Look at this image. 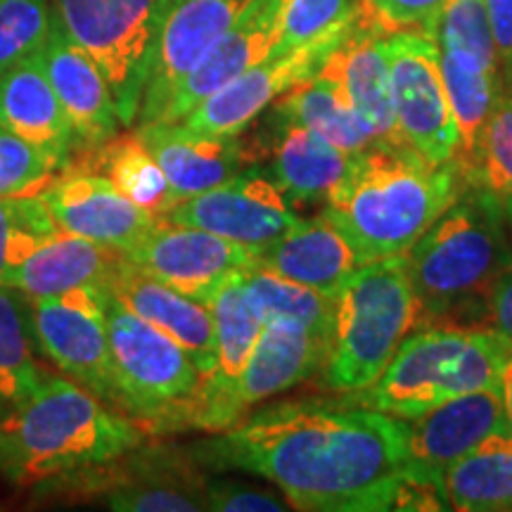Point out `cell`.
Here are the masks:
<instances>
[{
  "label": "cell",
  "mask_w": 512,
  "mask_h": 512,
  "mask_svg": "<svg viewBox=\"0 0 512 512\" xmlns=\"http://www.w3.org/2000/svg\"><path fill=\"white\" fill-rule=\"evenodd\" d=\"M204 470L268 479L294 510H396L406 482L408 425L351 401L294 399L254 411L188 446Z\"/></svg>",
  "instance_id": "obj_1"
},
{
  "label": "cell",
  "mask_w": 512,
  "mask_h": 512,
  "mask_svg": "<svg viewBox=\"0 0 512 512\" xmlns=\"http://www.w3.org/2000/svg\"><path fill=\"white\" fill-rule=\"evenodd\" d=\"M463 188L453 164H434L401 143H373L351 157L323 214L363 266L408 254Z\"/></svg>",
  "instance_id": "obj_2"
},
{
  "label": "cell",
  "mask_w": 512,
  "mask_h": 512,
  "mask_svg": "<svg viewBox=\"0 0 512 512\" xmlns=\"http://www.w3.org/2000/svg\"><path fill=\"white\" fill-rule=\"evenodd\" d=\"M136 420L83 389L69 377L43 382L0 418V475L12 484H43L112 463L145 444Z\"/></svg>",
  "instance_id": "obj_3"
},
{
  "label": "cell",
  "mask_w": 512,
  "mask_h": 512,
  "mask_svg": "<svg viewBox=\"0 0 512 512\" xmlns=\"http://www.w3.org/2000/svg\"><path fill=\"white\" fill-rule=\"evenodd\" d=\"M503 219L505 211L494 200L465 188L408 249L418 328L456 325V318L472 316V311L486 316L491 292L512 264Z\"/></svg>",
  "instance_id": "obj_4"
},
{
  "label": "cell",
  "mask_w": 512,
  "mask_h": 512,
  "mask_svg": "<svg viewBox=\"0 0 512 512\" xmlns=\"http://www.w3.org/2000/svg\"><path fill=\"white\" fill-rule=\"evenodd\" d=\"M510 349V339L486 325H427L403 339L384 373L347 401L415 418L456 396L498 387Z\"/></svg>",
  "instance_id": "obj_5"
},
{
  "label": "cell",
  "mask_w": 512,
  "mask_h": 512,
  "mask_svg": "<svg viewBox=\"0 0 512 512\" xmlns=\"http://www.w3.org/2000/svg\"><path fill=\"white\" fill-rule=\"evenodd\" d=\"M415 328L418 299L406 254L358 266L335 292L325 384L342 394L370 387Z\"/></svg>",
  "instance_id": "obj_6"
},
{
  "label": "cell",
  "mask_w": 512,
  "mask_h": 512,
  "mask_svg": "<svg viewBox=\"0 0 512 512\" xmlns=\"http://www.w3.org/2000/svg\"><path fill=\"white\" fill-rule=\"evenodd\" d=\"M176 0H53L57 24L98 62L121 126L136 124L159 34Z\"/></svg>",
  "instance_id": "obj_7"
},
{
  "label": "cell",
  "mask_w": 512,
  "mask_h": 512,
  "mask_svg": "<svg viewBox=\"0 0 512 512\" xmlns=\"http://www.w3.org/2000/svg\"><path fill=\"white\" fill-rule=\"evenodd\" d=\"M114 408L140 427L181 403L200 384V368L188 351L155 325L145 323L110 292L107 302Z\"/></svg>",
  "instance_id": "obj_8"
},
{
  "label": "cell",
  "mask_w": 512,
  "mask_h": 512,
  "mask_svg": "<svg viewBox=\"0 0 512 512\" xmlns=\"http://www.w3.org/2000/svg\"><path fill=\"white\" fill-rule=\"evenodd\" d=\"M188 448L143 446L88 470L64 475L57 489L72 496L100 498L117 512H197L207 510V475Z\"/></svg>",
  "instance_id": "obj_9"
},
{
  "label": "cell",
  "mask_w": 512,
  "mask_h": 512,
  "mask_svg": "<svg viewBox=\"0 0 512 512\" xmlns=\"http://www.w3.org/2000/svg\"><path fill=\"white\" fill-rule=\"evenodd\" d=\"M110 287L93 283L48 299H29L38 349L69 380L114 408L110 339H107Z\"/></svg>",
  "instance_id": "obj_10"
},
{
  "label": "cell",
  "mask_w": 512,
  "mask_h": 512,
  "mask_svg": "<svg viewBox=\"0 0 512 512\" xmlns=\"http://www.w3.org/2000/svg\"><path fill=\"white\" fill-rule=\"evenodd\" d=\"M396 133L403 145L434 164H451L456 126L441 74L439 46L425 31L387 34Z\"/></svg>",
  "instance_id": "obj_11"
},
{
  "label": "cell",
  "mask_w": 512,
  "mask_h": 512,
  "mask_svg": "<svg viewBox=\"0 0 512 512\" xmlns=\"http://www.w3.org/2000/svg\"><path fill=\"white\" fill-rule=\"evenodd\" d=\"M358 12V10H356ZM356 15L328 34L313 38L304 46L273 53L261 60L238 79L211 93L195 110L181 119L192 131L214 133V136H240L254 124L275 100L283 98L290 88L297 86L318 72L328 57L335 53L339 43L349 34Z\"/></svg>",
  "instance_id": "obj_12"
},
{
  "label": "cell",
  "mask_w": 512,
  "mask_h": 512,
  "mask_svg": "<svg viewBox=\"0 0 512 512\" xmlns=\"http://www.w3.org/2000/svg\"><path fill=\"white\" fill-rule=\"evenodd\" d=\"M124 256L164 285L209 306L230 278L256 264L259 249L230 242L209 230L157 219Z\"/></svg>",
  "instance_id": "obj_13"
},
{
  "label": "cell",
  "mask_w": 512,
  "mask_h": 512,
  "mask_svg": "<svg viewBox=\"0 0 512 512\" xmlns=\"http://www.w3.org/2000/svg\"><path fill=\"white\" fill-rule=\"evenodd\" d=\"M162 219L259 249L287 233L299 216L268 169L247 166L230 181L178 202Z\"/></svg>",
  "instance_id": "obj_14"
},
{
  "label": "cell",
  "mask_w": 512,
  "mask_h": 512,
  "mask_svg": "<svg viewBox=\"0 0 512 512\" xmlns=\"http://www.w3.org/2000/svg\"><path fill=\"white\" fill-rule=\"evenodd\" d=\"M252 3L254 0H176L159 34L136 126H150L162 119L185 76L235 27Z\"/></svg>",
  "instance_id": "obj_15"
},
{
  "label": "cell",
  "mask_w": 512,
  "mask_h": 512,
  "mask_svg": "<svg viewBox=\"0 0 512 512\" xmlns=\"http://www.w3.org/2000/svg\"><path fill=\"white\" fill-rule=\"evenodd\" d=\"M57 228L126 254L157 223L112 181L95 171L69 164L38 192Z\"/></svg>",
  "instance_id": "obj_16"
},
{
  "label": "cell",
  "mask_w": 512,
  "mask_h": 512,
  "mask_svg": "<svg viewBox=\"0 0 512 512\" xmlns=\"http://www.w3.org/2000/svg\"><path fill=\"white\" fill-rule=\"evenodd\" d=\"M406 475L415 482L444 489V475L460 458L505 427L501 384L439 403L406 420Z\"/></svg>",
  "instance_id": "obj_17"
},
{
  "label": "cell",
  "mask_w": 512,
  "mask_h": 512,
  "mask_svg": "<svg viewBox=\"0 0 512 512\" xmlns=\"http://www.w3.org/2000/svg\"><path fill=\"white\" fill-rule=\"evenodd\" d=\"M41 57L50 86L74 128L76 157L98 150L114 136H119L121 121L110 83L98 62L81 46H76L67 31L57 24V19Z\"/></svg>",
  "instance_id": "obj_18"
},
{
  "label": "cell",
  "mask_w": 512,
  "mask_h": 512,
  "mask_svg": "<svg viewBox=\"0 0 512 512\" xmlns=\"http://www.w3.org/2000/svg\"><path fill=\"white\" fill-rule=\"evenodd\" d=\"M387 34L389 31L363 8L361 0L347 38L328 57L323 69L335 76L354 112L370 128L377 143H401L394 119L392 74L384 48Z\"/></svg>",
  "instance_id": "obj_19"
},
{
  "label": "cell",
  "mask_w": 512,
  "mask_h": 512,
  "mask_svg": "<svg viewBox=\"0 0 512 512\" xmlns=\"http://www.w3.org/2000/svg\"><path fill=\"white\" fill-rule=\"evenodd\" d=\"M136 133L169 178L176 204L230 181L259 159L240 136L192 131L183 121L138 126Z\"/></svg>",
  "instance_id": "obj_20"
},
{
  "label": "cell",
  "mask_w": 512,
  "mask_h": 512,
  "mask_svg": "<svg viewBox=\"0 0 512 512\" xmlns=\"http://www.w3.org/2000/svg\"><path fill=\"white\" fill-rule=\"evenodd\" d=\"M107 287L128 311L181 344L202 375L211 373L216 361V332L207 304L164 285L155 275L131 264L124 254L110 273Z\"/></svg>",
  "instance_id": "obj_21"
},
{
  "label": "cell",
  "mask_w": 512,
  "mask_h": 512,
  "mask_svg": "<svg viewBox=\"0 0 512 512\" xmlns=\"http://www.w3.org/2000/svg\"><path fill=\"white\" fill-rule=\"evenodd\" d=\"M328 354L330 344L313 335L299 320H266L245 373L230 394V411L235 415V422L245 418L249 408L320 373Z\"/></svg>",
  "instance_id": "obj_22"
},
{
  "label": "cell",
  "mask_w": 512,
  "mask_h": 512,
  "mask_svg": "<svg viewBox=\"0 0 512 512\" xmlns=\"http://www.w3.org/2000/svg\"><path fill=\"white\" fill-rule=\"evenodd\" d=\"M41 53L0 74V126L46 152L62 171L76 159V138L50 86Z\"/></svg>",
  "instance_id": "obj_23"
},
{
  "label": "cell",
  "mask_w": 512,
  "mask_h": 512,
  "mask_svg": "<svg viewBox=\"0 0 512 512\" xmlns=\"http://www.w3.org/2000/svg\"><path fill=\"white\" fill-rule=\"evenodd\" d=\"M268 174L292 202H325L347 174L351 155L309 126L275 112L268 121Z\"/></svg>",
  "instance_id": "obj_24"
},
{
  "label": "cell",
  "mask_w": 512,
  "mask_h": 512,
  "mask_svg": "<svg viewBox=\"0 0 512 512\" xmlns=\"http://www.w3.org/2000/svg\"><path fill=\"white\" fill-rule=\"evenodd\" d=\"M256 264L335 297L361 261L335 223L320 214L318 219H299L271 245L259 247Z\"/></svg>",
  "instance_id": "obj_25"
},
{
  "label": "cell",
  "mask_w": 512,
  "mask_h": 512,
  "mask_svg": "<svg viewBox=\"0 0 512 512\" xmlns=\"http://www.w3.org/2000/svg\"><path fill=\"white\" fill-rule=\"evenodd\" d=\"M121 252L57 228L29 259L8 271L3 285L27 299H48L81 285H107Z\"/></svg>",
  "instance_id": "obj_26"
},
{
  "label": "cell",
  "mask_w": 512,
  "mask_h": 512,
  "mask_svg": "<svg viewBox=\"0 0 512 512\" xmlns=\"http://www.w3.org/2000/svg\"><path fill=\"white\" fill-rule=\"evenodd\" d=\"M271 110L313 128L318 136L351 157L377 143L370 128L354 112L335 76L323 67L275 100Z\"/></svg>",
  "instance_id": "obj_27"
},
{
  "label": "cell",
  "mask_w": 512,
  "mask_h": 512,
  "mask_svg": "<svg viewBox=\"0 0 512 512\" xmlns=\"http://www.w3.org/2000/svg\"><path fill=\"white\" fill-rule=\"evenodd\" d=\"M444 494L448 510H512V432L508 427L489 434L475 451L448 467Z\"/></svg>",
  "instance_id": "obj_28"
},
{
  "label": "cell",
  "mask_w": 512,
  "mask_h": 512,
  "mask_svg": "<svg viewBox=\"0 0 512 512\" xmlns=\"http://www.w3.org/2000/svg\"><path fill=\"white\" fill-rule=\"evenodd\" d=\"M79 157H83V162L74 159V166L105 176L107 181L114 183V188L124 192L128 200L136 202L140 209L150 211L157 219H162L166 211L176 207L169 178L157 164L155 155L138 138V133L114 136L110 143Z\"/></svg>",
  "instance_id": "obj_29"
},
{
  "label": "cell",
  "mask_w": 512,
  "mask_h": 512,
  "mask_svg": "<svg viewBox=\"0 0 512 512\" xmlns=\"http://www.w3.org/2000/svg\"><path fill=\"white\" fill-rule=\"evenodd\" d=\"M27 297L0 283V418L15 411L43 382Z\"/></svg>",
  "instance_id": "obj_30"
},
{
  "label": "cell",
  "mask_w": 512,
  "mask_h": 512,
  "mask_svg": "<svg viewBox=\"0 0 512 512\" xmlns=\"http://www.w3.org/2000/svg\"><path fill=\"white\" fill-rule=\"evenodd\" d=\"M240 280L264 323L271 318H292L306 325L323 342H332V328H335L332 294L294 283L259 264L242 271Z\"/></svg>",
  "instance_id": "obj_31"
},
{
  "label": "cell",
  "mask_w": 512,
  "mask_h": 512,
  "mask_svg": "<svg viewBox=\"0 0 512 512\" xmlns=\"http://www.w3.org/2000/svg\"><path fill=\"white\" fill-rule=\"evenodd\" d=\"M57 230L46 202L36 195L0 197V283Z\"/></svg>",
  "instance_id": "obj_32"
},
{
  "label": "cell",
  "mask_w": 512,
  "mask_h": 512,
  "mask_svg": "<svg viewBox=\"0 0 512 512\" xmlns=\"http://www.w3.org/2000/svg\"><path fill=\"white\" fill-rule=\"evenodd\" d=\"M467 188L484 192L512 216V91H503L486 128L477 174Z\"/></svg>",
  "instance_id": "obj_33"
},
{
  "label": "cell",
  "mask_w": 512,
  "mask_h": 512,
  "mask_svg": "<svg viewBox=\"0 0 512 512\" xmlns=\"http://www.w3.org/2000/svg\"><path fill=\"white\" fill-rule=\"evenodd\" d=\"M53 0H0V74L46 48Z\"/></svg>",
  "instance_id": "obj_34"
},
{
  "label": "cell",
  "mask_w": 512,
  "mask_h": 512,
  "mask_svg": "<svg viewBox=\"0 0 512 512\" xmlns=\"http://www.w3.org/2000/svg\"><path fill=\"white\" fill-rule=\"evenodd\" d=\"M361 0H283L275 53L292 50L328 34L356 15Z\"/></svg>",
  "instance_id": "obj_35"
},
{
  "label": "cell",
  "mask_w": 512,
  "mask_h": 512,
  "mask_svg": "<svg viewBox=\"0 0 512 512\" xmlns=\"http://www.w3.org/2000/svg\"><path fill=\"white\" fill-rule=\"evenodd\" d=\"M57 166L46 152L0 126V197L36 195Z\"/></svg>",
  "instance_id": "obj_36"
},
{
  "label": "cell",
  "mask_w": 512,
  "mask_h": 512,
  "mask_svg": "<svg viewBox=\"0 0 512 512\" xmlns=\"http://www.w3.org/2000/svg\"><path fill=\"white\" fill-rule=\"evenodd\" d=\"M290 508L287 498L247 479L209 477L207 510L216 512H280Z\"/></svg>",
  "instance_id": "obj_37"
},
{
  "label": "cell",
  "mask_w": 512,
  "mask_h": 512,
  "mask_svg": "<svg viewBox=\"0 0 512 512\" xmlns=\"http://www.w3.org/2000/svg\"><path fill=\"white\" fill-rule=\"evenodd\" d=\"M444 3L446 0H363V8L389 34H394V31H425L432 36Z\"/></svg>",
  "instance_id": "obj_38"
},
{
  "label": "cell",
  "mask_w": 512,
  "mask_h": 512,
  "mask_svg": "<svg viewBox=\"0 0 512 512\" xmlns=\"http://www.w3.org/2000/svg\"><path fill=\"white\" fill-rule=\"evenodd\" d=\"M491 34H494L503 91H512V0H484Z\"/></svg>",
  "instance_id": "obj_39"
},
{
  "label": "cell",
  "mask_w": 512,
  "mask_h": 512,
  "mask_svg": "<svg viewBox=\"0 0 512 512\" xmlns=\"http://www.w3.org/2000/svg\"><path fill=\"white\" fill-rule=\"evenodd\" d=\"M486 320H489L486 328H494L512 342V264L505 268L494 292H491L489 306H486Z\"/></svg>",
  "instance_id": "obj_40"
},
{
  "label": "cell",
  "mask_w": 512,
  "mask_h": 512,
  "mask_svg": "<svg viewBox=\"0 0 512 512\" xmlns=\"http://www.w3.org/2000/svg\"><path fill=\"white\" fill-rule=\"evenodd\" d=\"M501 399H503L505 427L512 432V349H510L508 358H505L503 375H501Z\"/></svg>",
  "instance_id": "obj_41"
}]
</instances>
